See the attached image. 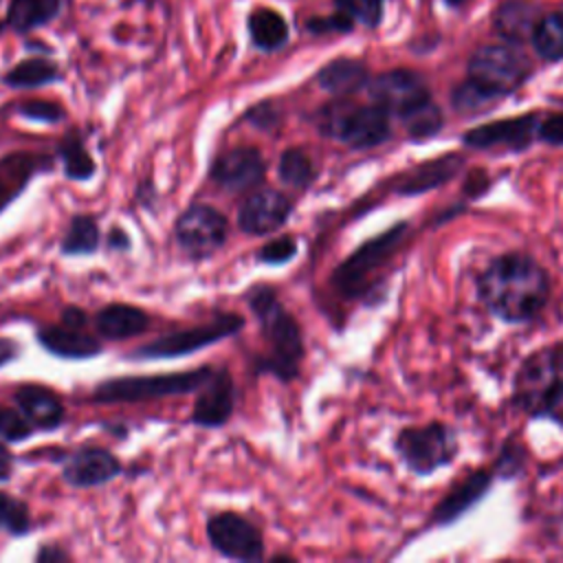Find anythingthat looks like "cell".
<instances>
[{"label":"cell","mask_w":563,"mask_h":563,"mask_svg":"<svg viewBox=\"0 0 563 563\" xmlns=\"http://www.w3.org/2000/svg\"><path fill=\"white\" fill-rule=\"evenodd\" d=\"M539 114H519L512 119H499L479 128L464 132L462 141L466 147L475 150H506V152H521L532 145L537 139Z\"/></svg>","instance_id":"obj_16"},{"label":"cell","mask_w":563,"mask_h":563,"mask_svg":"<svg viewBox=\"0 0 563 563\" xmlns=\"http://www.w3.org/2000/svg\"><path fill=\"white\" fill-rule=\"evenodd\" d=\"M464 165V156L460 154H444V156H435L427 163H420L416 165L411 172L402 174L398 185H396V191L400 196H418L422 191H429V189H435L444 183H449Z\"/></svg>","instance_id":"obj_23"},{"label":"cell","mask_w":563,"mask_h":563,"mask_svg":"<svg viewBox=\"0 0 563 563\" xmlns=\"http://www.w3.org/2000/svg\"><path fill=\"white\" fill-rule=\"evenodd\" d=\"M409 233V222H396L387 231L358 244L330 275L332 286L347 299H361L374 288V275L394 260Z\"/></svg>","instance_id":"obj_5"},{"label":"cell","mask_w":563,"mask_h":563,"mask_svg":"<svg viewBox=\"0 0 563 563\" xmlns=\"http://www.w3.org/2000/svg\"><path fill=\"white\" fill-rule=\"evenodd\" d=\"M510 402L534 420L563 427V341L543 345L521 361Z\"/></svg>","instance_id":"obj_3"},{"label":"cell","mask_w":563,"mask_h":563,"mask_svg":"<svg viewBox=\"0 0 563 563\" xmlns=\"http://www.w3.org/2000/svg\"><path fill=\"white\" fill-rule=\"evenodd\" d=\"M0 530L11 537H24L31 532V510L26 501L0 490Z\"/></svg>","instance_id":"obj_33"},{"label":"cell","mask_w":563,"mask_h":563,"mask_svg":"<svg viewBox=\"0 0 563 563\" xmlns=\"http://www.w3.org/2000/svg\"><path fill=\"white\" fill-rule=\"evenodd\" d=\"M57 161L68 180H90L97 172V163L86 147L84 136L77 130H70L57 145Z\"/></svg>","instance_id":"obj_26"},{"label":"cell","mask_w":563,"mask_h":563,"mask_svg":"<svg viewBox=\"0 0 563 563\" xmlns=\"http://www.w3.org/2000/svg\"><path fill=\"white\" fill-rule=\"evenodd\" d=\"M249 33L260 51H275L288 40L286 20L266 7H260L249 18Z\"/></svg>","instance_id":"obj_28"},{"label":"cell","mask_w":563,"mask_h":563,"mask_svg":"<svg viewBox=\"0 0 563 563\" xmlns=\"http://www.w3.org/2000/svg\"><path fill=\"white\" fill-rule=\"evenodd\" d=\"M53 158L35 152H11L0 156V213L15 202L40 172H51Z\"/></svg>","instance_id":"obj_20"},{"label":"cell","mask_w":563,"mask_h":563,"mask_svg":"<svg viewBox=\"0 0 563 563\" xmlns=\"http://www.w3.org/2000/svg\"><path fill=\"white\" fill-rule=\"evenodd\" d=\"M35 339L42 345V350L64 361H88L103 352V343L99 334L95 336L84 332L81 328H68L64 323H51V325L37 328Z\"/></svg>","instance_id":"obj_19"},{"label":"cell","mask_w":563,"mask_h":563,"mask_svg":"<svg viewBox=\"0 0 563 563\" xmlns=\"http://www.w3.org/2000/svg\"><path fill=\"white\" fill-rule=\"evenodd\" d=\"M59 11V0H11L7 22L11 29L24 33L51 22Z\"/></svg>","instance_id":"obj_30"},{"label":"cell","mask_w":563,"mask_h":563,"mask_svg":"<svg viewBox=\"0 0 563 563\" xmlns=\"http://www.w3.org/2000/svg\"><path fill=\"white\" fill-rule=\"evenodd\" d=\"M59 79V68L42 57H31V59H22L18 62L7 75H4V84L9 88H18V90H26V88H40V86H48L53 81Z\"/></svg>","instance_id":"obj_31"},{"label":"cell","mask_w":563,"mask_h":563,"mask_svg":"<svg viewBox=\"0 0 563 563\" xmlns=\"http://www.w3.org/2000/svg\"><path fill=\"white\" fill-rule=\"evenodd\" d=\"M495 101H499L497 97L488 95L484 88H479L475 81L466 79L464 84H460L453 95H451V103L455 110L473 114V112H482L486 108H490Z\"/></svg>","instance_id":"obj_35"},{"label":"cell","mask_w":563,"mask_h":563,"mask_svg":"<svg viewBox=\"0 0 563 563\" xmlns=\"http://www.w3.org/2000/svg\"><path fill=\"white\" fill-rule=\"evenodd\" d=\"M20 356V345L15 339L9 336H0V367L9 365L11 361H15Z\"/></svg>","instance_id":"obj_48"},{"label":"cell","mask_w":563,"mask_h":563,"mask_svg":"<svg viewBox=\"0 0 563 563\" xmlns=\"http://www.w3.org/2000/svg\"><path fill=\"white\" fill-rule=\"evenodd\" d=\"M106 246L110 251H114V253H128L132 249V238H130V233L123 227L112 224L108 235H106Z\"/></svg>","instance_id":"obj_44"},{"label":"cell","mask_w":563,"mask_h":563,"mask_svg":"<svg viewBox=\"0 0 563 563\" xmlns=\"http://www.w3.org/2000/svg\"><path fill=\"white\" fill-rule=\"evenodd\" d=\"M367 92L374 103L385 108L389 117L407 119L411 112L431 101V92L424 79L407 68H396L380 73L378 77L367 81Z\"/></svg>","instance_id":"obj_12"},{"label":"cell","mask_w":563,"mask_h":563,"mask_svg":"<svg viewBox=\"0 0 563 563\" xmlns=\"http://www.w3.org/2000/svg\"><path fill=\"white\" fill-rule=\"evenodd\" d=\"M308 29L314 33H330V31H350L352 29V20L339 11V15H330V18H312L308 20Z\"/></svg>","instance_id":"obj_43"},{"label":"cell","mask_w":563,"mask_h":563,"mask_svg":"<svg viewBox=\"0 0 563 563\" xmlns=\"http://www.w3.org/2000/svg\"><path fill=\"white\" fill-rule=\"evenodd\" d=\"M246 119L255 128H262V130H268V132L279 125V112L273 106H268V103H257L255 108H251L246 112Z\"/></svg>","instance_id":"obj_42"},{"label":"cell","mask_w":563,"mask_h":563,"mask_svg":"<svg viewBox=\"0 0 563 563\" xmlns=\"http://www.w3.org/2000/svg\"><path fill=\"white\" fill-rule=\"evenodd\" d=\"M205 532L209 545L229 561L255 563L266 556L262 530L235 510H222L211 515L205 523Z\"/></svg>","instance_id":"obj_11"},{"label":"cell","mask_w":563,"mask_h":563,"mask_svg":"<svg viewBox=\"0 0 563 563\" xmlns=\"http://www.w3.org/2000/svg\"><path fill=\"white\" fill-rule=\"evenodd\" d=\"M13 464H15V455L9 451L7 442L0 440V484L11 479V475H13Z\"/></svg>","instance_id":"obj_47"},{"label":"cell","mask_w":563,"mask_h":563,"mask_svg":"<svg viewBox=\"0 0 563 563\" xmlns=\"http://www.w3.org/2000/svg\"><path fill=\"white\" fill-rule=\"evenodd\" d=\"M37 429L26 420L18 407L0 405V440L7 444H18L29 440Z\"/></svg>","instance_id":"obj_36"},{"label":"cell","mask_w":563,"mask_h":563,"mask_svg":"<svg viewBox=\"0 0 563 563\" xmlns=\"http://www.w3.org/2000/svg\"><path fill=\"white\" fill-rule=\"evenodd\" d=\"M246 325V319L240 312H220L211 321L185 328L178 332L163 334L158 339H152L143 345H139L130 358L132 361H165V358H180L189 356L198 350L211 347L224 339L235 336Z\"/></svg>","instance_id":"obj_8"},{"label":"cell","mask_w":563,"mask_h":563,"mask_svg":"<svg viewBox=\"0 0 563 563\" xmlns=\"http://www.w3.org/2000/svg\"><path fill=\"white\" fill-rule=\"evenodd\" d=\"M495 479L493 468H477L466 473L462 479H457L446 495L433 506L431 512V523L433 526H451L455 523L462 515H466L477 501L484 499V495L488 493L490 484Z\"/></svg>","instance_id":"obj_18"},{"label":"cell","mask_w":563,"mask_h":563,"mask_svg":"<svg viewBox=\"0 0 563 563\" xmlns=\"http://www.w3.org/2000/svg\"><path fill=\"white\" fill-rule=\"evenodd\" d=\"M277 176L284 185H288L297 191H303L314 183L317 167L306 150L286 147L277 161Z\"/></svg>","instance_id":"obj_29"},{"label":"cell","mask_w":563,"mask_h":563,"mask_svg":"<svg viewBox=\"0 0 563 563\" xmlns=\"http://www.w3.org/2000/svg\"><path fill=\"white\" fill-rule=\"evenodd\" d=\"M13 402L37 431H57L64 424L66 407L62 398L46 385H18L13 391Z\"/></svg>","instance_id":"obj_21"},{"label":"cell","mask_w":563,"mask_h":563,"mask_svg":"<svg viewBox=\"0 0 563 563\" xmlns=\"http://www.w3.org/2000/svg\"><path fill=\"white\" fill-rule=\"evenodd\" d=\"M528 75V57L510 44L479 46L468 59V79L497 99L515 92Z\"/></svg>","instance_id":"obj_9"},{"label":"cell","mask_w":563,"mask_h":563,"mask_svg":"<svg viewBox=\"0 0 563 563\" xmlns=\"http://www.w3.org/2000/svg\"><path fill=\"white\" fill-rule=\"evenodd\" d=\"M244 301L257 319L260 332L268 345V354L264 358H257L255 363L257 372L271 374L282 383L295 380L306 356V343L299 321L279 301L277 290L268 284L251 286L244 295Z\"/></svg>","instance_id":"obj_2"},{"label":"cell","mask_w":563,"mask_h":563,"mask_svg":"<svg viewBox=\"0 0 563 563\" xmlns=\"http://www.w3.org/2000/svg\"><path fill=\"white\" fill-rule=\"evenodd\" d=\"M297 253H299L297 238L290 233H284V235L268 240L264 246H260L255 253V260L266 266H282V264L295 260Z\"/></svg>","instance_id":"obj_37"},{"label":"cell","mask_w":563,"mask_h":563,"mask_svg":"<svg viewBox=\"0 0 563 563\" xmlns=\"http://www.w3.org/2000/svg\"><path fill=\"white\" fill-rule=\"evenodd\" d=\"M123 471L121 460L106 446L99 444H84L64 457L62 479L70 488L88 490L99 488L119 477Z\"/></svg>","instance_id":"obj_14"},{"label":"cell","mask_w":563,"mask_h":563,"mask_svg":"<svg viewBox=\"0 0 563 563\" xmlns=\"http://www.w3.org/2000/svg\"><path fill=\"white\" fill-rule=\"evenodd\" d=\"M446 2H449V4H453V7H460V4H464L466 0H446Z\"/></svg>","instance_id":"obj_50"},{"label":"cell","mask_w":563,"mask_h":563,"mask_svg":"<svg viewBox=\"0 0 563 563\" xmlns=\"http://www.w3.org/2000/svg\"><path fill=\"white\" fill-rule=\"evenodd\" d=\"M292 209L295 202L286 194L271 187H257L240 205L238 229L246 235H271L288 222Z\"/></svg>","instance_id":"obj_15"},{"label":"cell","mask_w":563,"mask_h":563,"mask_svg":"<svg viewBox=\"0 0 563 563\" xmlns=\"http://www.w3.org/2000/svg\"><path fill=\"white\" fill-rule=\"evenodd\" d=\"M211 365H200L194 369L169 372V374H132L112 376L95 385L90 402L95 405H119V402H145L172 396L196 394L202 383L211 376Z\"/></svg>","instance_id":"obj_4"},{"label":"cell","mask_w":563,"mask_h":563,"mask_svg":"<svg viewBox=\"0 0 563 563\" xmlns=\"http://www.w3.org/2000/svg\"><path fill=\"white\" fill-rule=\"evenodd\" d=\"M174 240L189 260H207L229 240V220L209 202H191L174 222Z\"/></svg>","instance_id":"obj_10"},{"label":"cell","mask_w":563,"mask_h":563,"mask_svg":"<svg viewBox=\"0 0 563 563\" xmlns=\"http://www.w3.org/2000/svg\"><path fill=\"white\" fill-rule=\"evenodd\" d=\"M88 321H90L88 312L84 308H79V306H66L62 310V323L68 325V328H81L84 330Z\"/></svg>","instance_id":"obj_46"},{"label":"cell","mask_w":563,"mask_h":563,"mask_svg":"<svg viewBox=\"0 0 563 563\" xmlns=\"http://www.w3.org/2000/svg\"><path fill=\"white\" fill-rule=\"evenodd\" d=\"M235 411V380L227 367H213L211 376L196 391L191 422L202 429L224 427Z\"/></svg>","instance_id":"obj_17"},{"label":"cell","mask_w":563,"mask_h":563,"mask_svg":"<svg viewBox=\"0 0 563 563\" xmlns=\"http://www.w3.org/2000/svg\"><path fill=\"white\" fill-rule=\"evenodd\" d=\"M367 66L358 59H334L317 73V84L334 97H347L367 86Z\"/></svg>","instance_id":"obj_24"},{"label":"cell","mask_w":563,"mask_h":563,"mask_svg":"<svg viewBox=\"0 0 563 563\" xmlns=\"http://www.w3.org/2000/svg\"><path fill=\"white\" fill-rule=\"evenodd\" d=\"M271 561H292V556H288V554H275Z\"/></svg>","instance_id":"obj_49"},{"label":"cell","mask_w":563,"mask_h":563,"mask_svg":"<svg viewBox=\"0 0 563 563\" xmlns=\"http://www.w3.org/2000/svg\"><path fill=\"white\" fill-rule=\"evenodd\" d=\"M537 139L548 145H563V112H554L539 119Z\"/></svg>","instance_id":"obj_41"},{"label":"cell","mask_w":563,"mask_h":563,"mask_svg":"<svg viewBox=\"0 0 563 563\" xmlns=\"http://www.w3.org/2000/svg\"><path fill=\"white\" fill-rule=\"evenodd\" d=\"M550 292V273L532 255L521 251L493 257L477 277L479 301L506 323H526L539 317Z\"/></svg>","instance_id":"obj_1"},{"label":"cell","mask_w":563,"mask_h":563,"mask_svg":"<svg viewBox=\"0 0 563 563\" xmlns=\"http://www.w3.org/2000/svg\"><path fill=\"white\" fill-rule=\"evenodd\" d=\"M101 246L99 220L90 213L70 216L64 235L59 240V253L64 257H88L95 255Z\"/></svg>","instance_id":"obj_25"},{"label":"cell","mask_w":563,"mask_h":563,"mask_svg":"<svg viewBox=\"0 0 563 563\" xmlns=\"http://www.w3.org/2000/svg\"><path fill=\"white\" fill-rule=\"evenodd\" d=\"M152 319L147 310L132 303H108L97 310L92 325L97 334L106 341H128L132 336L143 334L150 328Z\"/></svg>","instance_id":"obj_22"},{"label":"cell","mask_w":563,"mask_h":563,"mask_svg":"<svg viewBox=\"0 0 563 563\" xmlns=\"http://www.w3.org/2000/svg\"><path fill=\"white\" fill-rule=\"evenodd\" d=\"M495 31L517 44V42H523L528 35H532V29H534V15H532V7H528L526 2H519V0H510V2H504L497 13H495Z\"/></svg>","instance_id":"obj_27"},{"label":"cell","mask_w":563,"mask_h":563,"mask_svg":"<svg viewBox=\"0 0 563 563\" xmlns=\"http://www.w3.org/2000/svg\"><path fill=\"white\" fill-rule=\"evenodd\" d=\"M35 563H62V561H70V554L55 543H42L33 556Z\"/></svg>","instance_id":"obj_45"},{"label":"cell","mask_w":563,"mask_h":563,"mask_svg":"<svg viewBox=\"0 0 563 563\" xmlns=\"http://www.w3.org/2000/svg\"><path fill=\"white\" fill-rule=\"evenodd\" d=\"M15 112L29 121H37V123H59L66 112L59 103L55 101H44V99H29L18 103Z\"/></svg>","instance_id":"obj_40"},{"label":"cell","mask_w":563,"mask_h":563,"mask_svg":"<svg viewBox=\"0 0 563 563\" xmlns=\"http://www.w3.org/2000/svg\"><path fill=\"white\" fill-rule=\"evenodd\" d=\"M530 37H532L534 51L543 59L548 62L563 59V11H554L537 20Z\"/></svg>","instance_id":"obj_32"},{"label":"cell","mask_w":563,"mask_h":563,"mask_svg":"<svg viewBox=\"0 0 563 563\" xmlns=\"http://www.w3.org/2000/svg\"><path fill=\"white\" fill-rule=\"evenodd\" d=\"M266 161L253 145H238L220 152L211 167V183L227 194H251L264 183Z\"/></svg>","instance_id":"obj_13"},{"label":"cell","mask_w":563,"mask_h":563,"mask_svg":"<svg viewBox=\"0 0 563 563\" xmlns=\"http://www.w3.org/2000/svg\"><path fill=\"white\" fill-rule=\"evenodd\" d=\"M317 128L352 150H372L391 136L389 112L378 103L358 106L347 99L325 103L317 114Z\"/></svg>","instance_id":"obj_6"},{"label":"cell","mask_w":563,"mask_h":563,"mask_svg":"<svg viewBox=\"0 0 563 563\" xmlns=\"http://www.w3.org/2000/svg\"><path fill=\"white\" fill-rule=\"evenodd\" d=\"M402 125H405V130L411 139H429V136L440 132L442 112L435 106V101L431 99L429 103H424L422 108L411 112L407 119H402Z\"/></svg>","instance_id":"obj_34"},{"label":"cell","mask_w":563,"mask_h":563,"mask_svg":"<svg viewBox=\"0 0 563 563\" xmlns=\"http://www.w3.org/2000/svg\"><path fill=\"white\" fill-rule=\"evenodd\" d=\"M341 13L352 22H363L365 26H376L383 15V0H336Z\"/></svg>","instance_id":"obj_39"},{"label":"cell","mask_w":563,"mask_h":563,"mask_svg":"<svg viewBox=\"0 0 563 563\" xmlns=\"http://www.w3.org/2000/svg\"><path fill=\"white\" fill-rule=\"evenodd\" d=\"M394 449L411 473L427 477L457 457L460 442L453 427L433 420L427 424L402 427L394 438Z\"/></svg>","instance_id":"obj_7"},{"label":"cell","mask_w":563,"mask_h":563,"mask_svg":"<svg viewBox=\"0 0 563 563\" xmlns=\"http://www.w3.org/2000/svg\"><path fill=\"white\" fill-rule=\"evenodd\" d=\"M526 449L519 444V442H515V440H508L504 446H501V451L497 453V457H495V462H493V473L497 475V477H504V479H510V477H517L521 471H523V466H526Z\"/></svg>","instance_id":"obj_38"}]
</instances>
